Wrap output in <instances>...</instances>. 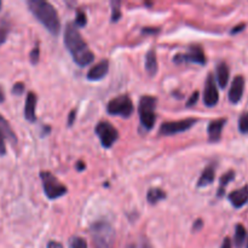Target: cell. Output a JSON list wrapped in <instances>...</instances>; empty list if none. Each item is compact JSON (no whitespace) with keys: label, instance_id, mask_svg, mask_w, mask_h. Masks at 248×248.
<instances>
[{"label":"cell","instance_id":"1","mask_svg":"<svg viewBox=\"0 0 248 248\" xmlns=\"http://www.w3.org/2000/svg\"><path fill=\"white\" fill-rule=\"evenodd\" d=\"M64 45L73 56V60L80 67L89 65L94 60V55L82 39L74 23H68L64 31Z\"/></svg>","mask_w":248,"mask_h":248},{"label":"cell","instance_id":"2","mask_svg":"<svg viewBox=\"0 0 248 248\" xmlns=\"http://www.w3.org/2000/svg\"><path fill=\"white\" fill-rule=\"evenodd\" d=\"M28 7L35 18L50 31L52 35H57L61 31V21L55 7L44 0H29Z\"/></svg>","mask_w":248,"mask_h":248},{"label":"cell","instance_id":"3","mask_svg":"<svg viewBox=\"0 0 248 248\" xmlns=\"http://www.w3.org/2000/svg\"><path fill=\"white\" fill-rule=\"evenodd\" d=\"M157 99L153 96H143L140 99V106H138V113H140V126L145 131H149L154 127L156 123V108Z\"/></svg>","mask_w":248,"mask_h":248},{"label":"cell","instance_id":"4","mask_svg":"<svg viewBox=\"0 0 248 248\" xmlns=\"http://www.w3.org/2000/svg\"><path fill=\"white\" fill-rule=\"evenodd\" d=\"M91 236L96 248H111L114 242V230L107 222L93 223Z\"/></svg>","mask_w":248,"mask_h":248},{"label":"cell","instance_id":"5","mask_svg":"<svg viewBox=\"0 0 248 248\" xmlns=\"http://www.w3.org/2000/svg\"><path fill=\"white\" fill-rule=\"evenodd\" d=\"M40 178L43 181L44 191L45 195L47 196L50 200H55V199L61 198V196L65 195L68 191L67 186H63L51 172L48 171H41Z\"/></svg>","mask_w":248,"mask_h":248},{"label":"cell","instance_id":"6","mask_svg":"<svg viewBox=\"0 0 248 248\" xmlns=\"http://www.w3.org/2000/svg\"><path fill=\"white\" fill-rule=\"evenodd\" d=\"M107 110L111 115H119L123 118H130L133 113V103L127 96H119L108 103Z\"/></svg>","mask_w":248,"mask_h":248},{"label":"cell","instance_id":"7","mask_svg":"<svg viewBox=\"0 0 248 248\" xmlns=\"http://www.w3.org/2000/svg\"><path fill=\"white\" fill-rule=\"evenodd\" d=\"M96 133L101 140L102 147L110 148L118 140L119 132L109 121H101L96 126Z\"/></svg>","mask_w":248,"mask_h":248},{"label":"cell","instance_id":"8","mask_svg":"<svg viewBox=\"0 0 248 248\" xmlns=\"http://www.w3.org/2000/svg\"><path fill=\"white\" fill-rule=\"evenodd\" d=\"M198 123V119L189 118L179 121H170V123H164L159 130V135L161 136H171L176 133L184 132L188 131L189 128L193 127Z\"/></svg>","mask_w":248,"mask_h":248},{"label":"cell","instance_id":"9","mask_svg":"<svg viewBox=\"0 0 248 248\" xmlns=\"http://www.w3.org/2000/svg\"><path fill=\"white\" fill-rule=\"evenodd\" d=\"M173 62L177 64L181 63H198L206 64V56L201 46H191L186 53H178L173 57Z\"/></svg>","mask_w":248,"mask_h":248},{"label":"cell","instance_id":"10","mask_svg":"<svg viewBox=\"0 0 248 248\" xmlns=\"http://www.w3.org/2000/svg\"><path fill=\"white\" fill-rule=\"evenodd\" d=\"M218 101H219V93H218L215 77L212 74H208L205 84V91H203V103L207 107H215Z\"/></svg>","mask_w":248,"mask_h":248},{"label":"cell","instance_id":"11","mask_svg":"<svg viewBox=\"0 0 248 248\" xmlns=\"http://www.w3.org/2000/svg\"><path fill=\"white\" fill-rule=\"evenodd\" d=\"M244 90H245V79L241 75H237L235 77V79L232 80V87H230L229 91V101L232 103L236 104L241 101L242 96H244Z\"/></svg>","mask_w":248,"mask_h":248},{"label":"cell","instance_id":"12","mask_svg":"<svg viewBox=\"0 0 248 248\" xmlns=\"http://www.w3.org/2000/svg\"><path fill=\"white\" fill-rule=\"evenodd\" d=\"M227 124V119H216V120L211 121L208 124L207 127V133L208 138H210V142H218L220 140V136H222V131L224 128V125Z\"/></svg>","mask_w":248,"mask_h":248},{"label":"cell","instance_id":"13","mask_svg":"<svg viewBox=\"0 0 248 248\" xmlns=\"http://www.w3.org/2000/svg\"><path fill=\"white\" fill-rule=\"evenodd\" d=\"M229 201L235 208H240L245 206V203H247L248 201V186L232 191L229 194Z\"/></svg>","mask_w":248,"mask_h":248},{"label":"cell","instance_id":"14","mask_svg":"<svg viewBox=\"0 0 248 248\" xmlns=\"http://www.w3.org/2000/svg\"><path fill=\"white\" fill-rule=\"evenodd\" d=\"M109 70V62L107 60L101 61L99 63H97L96 65L91 68L87 73V79L89 80H101L102 78L106 77L108 74Z\"/></svg>","mask_w":248,"mask_h":248},{"label":"cell","instance_id":"15","mask_svg":"<svg viewBox=\"0 0 248 248\" xmlns=\"http://www.w3.org/2000/svg\"><path fill=\"white\" fill-rule=\"evenodd\" d=\"M0 137H1L4 140H7L14 145H16L17 142H18L17 136L15 135L14 130H12V127L10 126L9 121H7L1 114H0Z\"/></svg>","mask_w":248,"mask_h":248},{"label":"cell","instance_id":"16","mask_svg":"<svg viewBox=\"0 0 248 248\" xmlns=\"http://www.w3.org/2000/svg\"><path fill=\"white\" fill-rule=\"evenodd\" d=\"M36 94L34 92H28L26 99V107H24V118L31 123H34L36 120L35 116V107H36Z\"/></svg>","mask_w":248,"mask_h":248},{"label":"cell","instance_id":"17","mask_svg":"<svg viewBox=\"0 0 248 248\" xmlns=\"http://www.w3.org/2000/svg\"><path fill=\"white\" fill-rule=\"evenodd\" d=\"M145 70L150 77H154L157 72V58L155 48H150L145 55Z\"/></svg>","mask_w":248,"mask_h":248},{"label":"cell","instance_id":"18","mask_svg":"<svg viewBox=\"0 0 248 248\" xmlns=\"http://www.w3.org/2000/svg\"><path fill=\"white\" fill-rule=\"evenodd\" d=\"M216 176V166L215 165H208L201 173L200 178L198 181V186H206L213 183Z\"/></svg>","mask_w":248,"mask_h":248},{"label":"cell","instance_id":"19","mask_svg":"<svg viewBox=\"0 0 248 248\" xmlns=\"http://www.w3.org/2000/svg\"><path fill=\"white\" fill-rule=\"evenodd\" d=\"M230 77V70L229 67L225 62H220L219 64L217 65V81L219 84L220 89H225L228 85V81H229Z\"/></svg>","mask_w":248,"mask_h":248},{"label":"cell","instance_id":"20","mask_svg":"<svg viewBox=\"0 0 248 248\" xmlns=\"http://www.w3.org/2000/svg\"><path fill=\"white\" fill-rule=\"evenodd\" d=\"M164 199H166V193L160 188L149 189V191L147 194L148 202L152 203V205H156L159 201L164 200Z\"/></svg>","mask_w":248,"mask_h":248},{"label":"cell","instance_id":"21","mask_svg":"<svg viewBox=\"0 0 248 248\" xmlns=\"http://www.w3.org/2000/svg\"><path fill=\"white\" fill-rule=\"evenodd\" d=\"M247 232L246 228L242 224H237L235 228V235H234V244L236 248H242L245 245V240H246Z\"/></svg>","mask_w":248,"mask_h":248},{"label":"cell","instance_id":"22","mask_svg":"<svg viewBox=\"0 0 248 248\" xmlns=\"http://www.w3.org/2000/svg\"><path fill=\"white\" fill-rule=\"evenodd\" d=\"M10 29H11V23H10L9 19L0 18V46L6 41Z\"/></svg>","mask_w":248,"mask_h":248},{"label":"cell","instance_id":"23","mask_svg":"<svg viewBox=\"0 0 248 248\" xmlns=\"http://www.w3.org/2000/svg\"><path fill=\"white\" fill-rule=\"evenodd\" d=\"M234 178H235V172L234 171L227 172V173H225L224 176L220 178V186H219V189H218V196H219V198H222V196L224 195L225 188H227L228 184H229L230 182H232Z\"/></svg>","mask_w":248,"mask_h":248},{"label":"cell","instance_id":"24","mask_svg":"<svg viewBox=\"0 0 248 248\" xmlns=\"http://www.w3.org/2000/svg\"><path fill=\"white\" fill-rule=\"evenodd\" d=\"M239 130L242 135H248V113L242 114L239 120Z\"/></svg>","mask_w":248,"mask_h":248},{"label":"cell","instance_id":"25","mask_svg":"<svg viewBox=\"0 0 248 248\" xmlns=\"http://www.w3.org/2000/svg\"><path fill=\"white\" fill-rule=\"evenodd\" d=\"M87 23V16L86 14H85L84 11H81V10H78L77 12V17H75V26L77 27H85Z\"/></svg>","mask_w":248,"mask_h":248},{"label":"cell","instance_id":"26","mask_svg":"<svg viewBox=\"0 0 248 248\" xmlns=\"http://www.w3.org/2000/svg\"><path fill=\"white\" fill-rule=\"evenodd\" d=\"M70 248H87V242L80 236H73L70 239Z\"/></svg>","mask_w":248,"mask_h":248},{"label":"cell","instance_id":"27","mask_svg":"<svg viewBox=\"0 0 248 248\" xmlns=\"http://www.w3.org/2000/svg\"><path fill=\"white\" fill-rule=\"evenodd\" d=\"M111 7H113V10H111V21L113 22H116L119 21V18L121 17V12H120V2L119 1H113L111 2Z\"/></svg>","mask_w":248,"mask_h":248},{"label":"cell","instance_id":"28","mask_svg":"<svg viewBox=\"0 0 248 248\" xmlns=\"http://www.w3.org/2000/svg\"><path fill=\"white\" fill-rule=\"evenodd\" d=\"M24 92V84L23 82H16L12 87V93L17 94V96H21Z\"/></svg>","mask_w":248,"mask_h":248},{"label":"cell","instance_id":"29","mask_svg":"<svg viewBox=\"0 0 248 248\" xmlns=\"http://www.w3.org/2000/svg\"><path fill=\"white\" fill-rule=\"evenodd\" d=\"M29 56H31V62L33 63V64H36L39 61V56H40V50H39L38 46H35V47L31 50V55Z\"/></svg>","mask_w":248,"mask_h":248},{"label":"cell","instance_id":"30","mask_svg":"<svg viewBox=\"0 0 248 248\" xmlns=\"http://www.w3.org/2000/svg\"><path fill=\"white\" fill-rule=\"evenodd\" d=\"M199 96H200V93H199V91H195L193 94H191L190 98L188 99V102H186V107H193L195 106L196 102L199 101Z\"/></svg>","mask_w":248,"mask_h":248},{"label":"cell","instance_id":"31","mask_svg":"<svg viewBox=\"0 0 248 248\" xmlns=\"http://www.w3.org/2000/svg\"><path fill=\"white\" fill-rule=\"evenodd\" d=\"M6 154V145H5V140L0 137V156H4Z\"/></svg>","mask_w":248,"mask_h":248},{"label":"cell","instance_id":"32","mask_svg":"<svg viewBox=\"0 0 248 248\" xmlns=\"http://www.w3.org/2000/svg\"><path fill=\"white\" fill-rule=\"evenodd\" d=\"M75 115H77V110H72L69 114V118H68V125L72 126L74 124L75 120Z\"/></svg>","mask_w":248,"mask_h":248},{"label":"cell","instance_id":"33","mask_svg":"<svg viewBox=\"0 0 248 248\" xmlns=\"http://www.w3.org/2000/svg\"><path fill=\"white\" fill-rule=\"evenodd\" d=\"M47 248H63V246L57 241H50L47 244Z\"/></svg>","mask_w":248,"mask_h":248},{"label":"cell","instance_id":"34","mask_svg":"<svg viewBox=\"0 0 248 248\" xmlns=\"http://www.w3.org/2000/svg\"><path fill=\"white\" fill-rule=\"evenodd\" d=\"M201 228H202V220L198 219V220H196V222H195V224H194L193 230H194V232H198V230H200Z\"/></svg>","mask_w":248,"mask_h":248},{"label":"cell","instance_id":"35","mask_svg":"<svg viewBox=\"0 0 248 248\" xmlns=\"http://www.w3.org/2000/svg\"><path fill=\"white\" fill-rule=\"evenodd\" d=\"M220 248H232V241H230L229 237H225L224 241H223L222 247Z\"/></svg>","mask_w":248,"mask_h":248},{"label":"cell","instance_id":"36","mask_svg":"<svg viewBox=\"0 0 248 248\" xmlns=\"http://www.w3.org/2000/svg\"><path fill=\"white\" fill-rule=\"evenodd\" d=\"M245 27H246V24H245V23H242V24H240V26L235 27V28L232 31V34H236V33H239V31H244Z\"/></svg>","mask_w":248,"mask_h":248},{"label":"cell","instance_id":"37","mask_svg":"<svg viewBox=\"0 0 248 248\" xmlns=\"http://www.w3.org/2000/svg\"><path fill=\"white\" fill-rule=\"evenodd\" d=\"M157 31H159V29H157V28H143L142 29V33H144V34L157 33Z\"/></svg>","mask_w":248,"mask_h":248},{"label":"cell","instance_id":"38","mask_svg":"<svg viewBox=\"0 0 248 248\" xmlns=\"http://www.w3.org/2000/svg\"><path fill=\"white\" fill-rule=\"evenodd\" d=\"M75 167H77L78 171H84V170L86 169V165H85L82 161H78V164L75 165Z\"/></svg>","mask_w":248,"mask_h":248},{"label":"cell","instance_id":"39","mask_svg":"<svg viewBox=\"0 0 248 248\" xmlns=\"http://www.w3.org/2000/svg\"><path fill=\"white\" fill-rule=\"evenodd\" d=\"M127 248H137L135 246V245H130V246H128ZM140 248H150V246H149V244H148V242H142V245H140Z\"/></svg>","mask_w":248,"mask_h":248},{"label":"cell","instance_id":"40","mask_svg":"<svg viewBox=\"0 0 248 248\" xmlns=\"http://www.w3.org/2000/svg\"><path fill=\"white\" fill-rule=\"evenodd\" d=\"M5 101V93H4V90L0 87V103H2V102Z\"/></svg>","mask_w":248,"mask_h":248},{"label":"cell","instance_id":"41","mask_svg":"<svg viewBox=\"0 0 248 248\" xmlns=\"http://www.w3.org/2000/svg\"><path fill=\"white\" fill-rule=\"evenodd\" d=\"M1 6H2V4H1V1H0V10H1Z\"/></svg>","mask_w":248,"mask_h":248},{"label":"cell","instance_id":"42","mask_svg":"<svg viewBox=\"0 0 248 248\" xmlns=\"http://www.w3.org/2000/svg\"><path fill=\"white\" fill-rule=\"evenodd\" d=\"M247 248H248V242H247Z\"/></svg>","mask_w":248,"mask_h":248}]
</instances>
